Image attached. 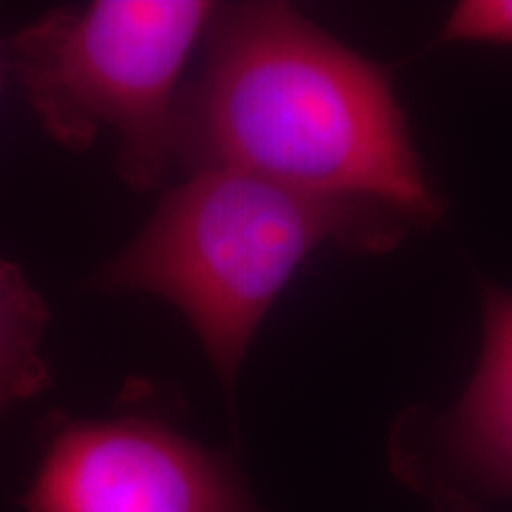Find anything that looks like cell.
Masks as SVG:
<instances>
[{"label": "cell", "mask_w": 512, "mask_h": 512, "mask_svg": "<svg viewBox=\"0 0 512 512\" xmlns=\"http://www.w3.org/2000/svg\"><path fill=\"white\" fill-rule=\"evenodd\" d=\"M22 503L27 512H256L228 453L150 415L62 422Z\"/></svg>", "instance_id": "4"}, {"label": "cell", "mask_w": 512, "mask_h": 512, "mask_svg": "<svg viewBox=\"0 0 512 512\" xmlns=\"http://www.w3.org/2000/svg\"><path fill=\"white\" fill-rule=\"evenodd\" d=\"M403 219L382 204L311 195L233 169L190 171L138 238L95 273L93 290L176 306L221 384H235L278 294L320 245L384 252Z\"/></svg>", "instance_id": "2"}, {"label": "cell", "mask_w": 512, "mask_h": 512, "mask_svg": "<svg viewBox=\"0 0 512 512\" xmlns=\"http://www.w3.org/2000/svg\"><path fill=\"white\" fill-rule=\"evenodd\" d=\"M0 81H3V53H0Z\"/></svg>", "instance_id": "8"}, {"label": "cell", "mask_w": 512, "mask_h": 512, "mask_svg": "<svg viewBox=\"0 0 512 512\" xmlns=\"http://www.w3.org/2000/svg\"><path fill=\"white\" fill-rule=\"evenodd\" d=\"M451 446L479 482L512 496V292L484 290V347L451 422Z\"/></svg>", "instance_id": "5"}, {"label": "cell", "mask_w": 512, "mask_h": 512, "mask_svg": "<svg viewBox=\"0 0 512 512\" xmlns=\"http://www.w3.org/2000/svg\"><path fill=\"white\" fill-rule=\"evenodd\" d=\"M50 309L15 261L0 259V415L50 384L41 342Z\"/></svg>", "instance_id": "6"}, {"label": "cell", "mask_w": 512, "mask_h": 512, "mask_svg": "<svg viewBox=\"0 0 512 512\" xmlns=\"http://www.w3.org/2000/svg\"><path fill=\"white\" fill-rule=\"evenodd\" d=\"M216 8L204 0L53 8L12 36L8 64L55 143L86 150L114 133L119 176L150 190L174 164L178 81Z\"/></svg>", "instance_id": "3"}, {"label": "cell", "mask_w": 512, "mask_h": 512, "mask_svg": "<svg viewBox=\"0 0 512 512\" xmlns=\"http://www.w3.org/2000/svg\"><path fill=\"white\" fill-rule=\"evenodd\" d=\"M202 69L181 86L174 162L233 169L432 223L441 200L415 152L394 86L285 3L216 8Z\"/></svg>", "instance_id": "1"}, {"label": "cell", "mask_w": 512, "mask_h": 512, "mask_svg": "<svg viewBox=\"0 0 512 512\" xmlns=\"http://www.w3.org/2000/svg\"><path fill=\"white\" fill-rule=\"evenodd\" d=\"M439 41L512 48V0H463L448 15Z\"/></svg>", "instance_id": "7"}]
</instances>
